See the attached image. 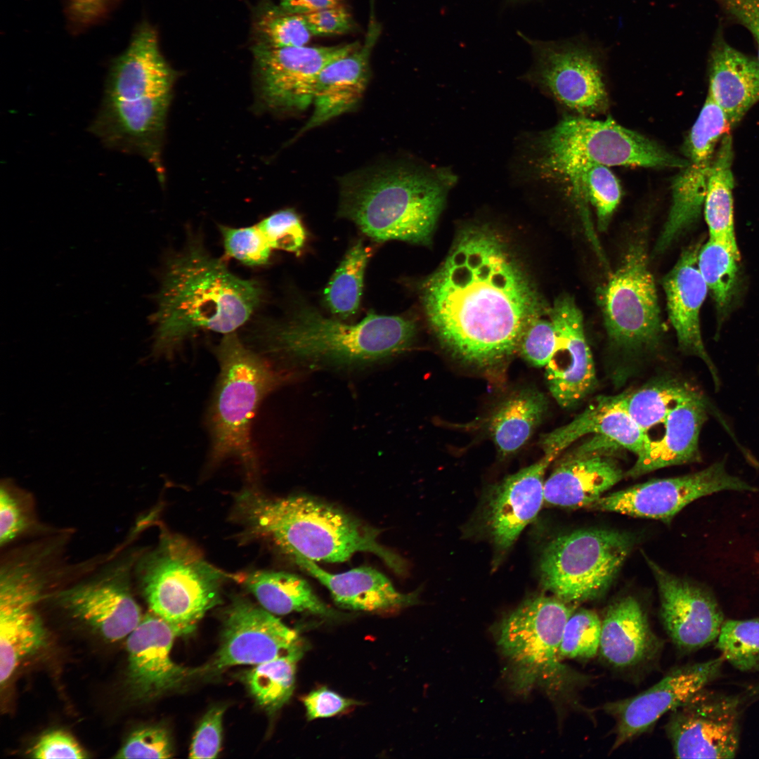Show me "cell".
Segmentation results:
<instances>
[{"instance_id": "cell-34", "label": "cell", "mask_w": 759, "mask_h": 759, "mask_svg": "<svg viewBox=\"0 0 759 759\" xmlns=\"http://www.w3.org/2000/svg\"><path fill=\"white\" fill-rule=\"evenodd\" d=\"M244 579L247 588L263 608L271 614L308 612L326 617L338 615L297 575L283 571H257Z\"/></svg>"}, {"instance_id": "cell-6", "label": "cell", "mask_w": 759, "mask_h": 759, "mask_svg": "<svg viewBox=\"0 0 759 759\" xmlns=\"http://www.w3.org/2000/svg\"><path fill=\"white\" fill-rule=\"evenodd\" d=\"M415 334V323L405 316L370 312L360 322L347 324L300 306L285 320L266 325L259 337L271 353L349 365L401 353Z\"/></svg>"}, {"instance_id": "cell-18", "label": "cell", "mask_w": 759, "mask_h": 759, "mask_svg": "<svg viewBox=\"0 0 759 759\" xmlns=\"http://www.w3.org/2000/svg\"><path fill=\"white\" fill-rule=\"evenodd\" d=\"M646 560L658 586L663 623L674 644L690 651L717 639L725 621L712 592Z\"/></svg>"}, {"instance_id": "cell-23", "label": "cell", "mask_w": 759, "mask_h": 759, "mask_svg": "<svg viewBox=\"0 0 759 759\" xmlns=\"http://www.w3.org/2000/svg\"><path fill=\"white\" fill-rule=\"evenodd\" d=\"M535 463L496 484L490 493L486 523L495 545L509 548L532 522L545 502V473L557 455L543 452Z\"/></svg>"}, {"instance_id": "cell-37", "label": "cell", "mask_w": 759, "mask_h": 759, "mask_svg": "<svg viewBox=\"0 0 759 759\" xmlns=\"http://www.w3.org/2000/svg\"><path fill=\"white\" fill-rule=\"evenodd\" d=\"M699 393L687 382L673 380L620 394V398L632 419L647 432L663 423L674 408Z\"/></svg>"}, {"instance_id": "cell-13", "label": "cell", "mask_w": 759, "mask_h": 759, "mask_svg": "<svg viewBox=\"0 0 759 759\" xmlns=\"http://www.w3.org/2000/svg\"><path fill=\"white\" fill-rule=\"evenodd\" d=\"M726 463L724 458L694 473L635 485L603 495L588 508L670 523L685 506L702 497L727 491H759L730 474Z\"/></svg>"}, {"instance_id": "cell-11", "label": "cell", "mask_w": 759, "mask_h": 759, "mask_svg": "<svg viewBox=\"0 0 759 759\" xmlns=\"http://www.w3.org/2000/svg\"><path fill=\"white\" fill-rule=\"evenodd\" d=\"M633 538L609 529H582L552 540L540 561L543 588L572 604L602 596L630 552Z\"/></svg>"}, {"instance_id": "cell-19", "label": "cell", "mask_w": 759, "mask_h": 759, "mask_svg": "<svg viewBox=\"0 0 759 759\" xmlns=\"http://www.w3.org/2000/svg\"><path fill=\"white\" fill-rule=\"evenodd\" d=\"M621 447L601 435L566 454L545 481V502L567 508L588 507L625 474L615 454Z\"/></svg>"}, {"instance_id": "cell-33", "label": "cell", "mask_w": 759, "mask_h": 759, "mask_svg": "<svg viewBox=\"0 0 759 759\" xmlns=\"http://www.w3.org/2000/svg\"><path fill=\"white\" fill-rule=\"evenodd\" d=\"M547 405L545 395L531 388L513 393L500 404L488 427L501 457L515 453L526 443L542 422Z\"/></svg>"}, {"instance_id": "cell-25", "label": "cell", "mask_w": 759, "mask_h": 759, "mask_svg": "<svg viewBox=\"0 0 759 759\" xmlns=\"http://www.w3.org/2000/svg\"><path fill=\"white\" fill-rule=\"evenodd\" d=\"M699 245L682 253L677 262L663 279L668 316L680 348L700 358L706 365L715 389L720 387L718 370L704 346L701 333L699 312L708 286L698 268Z\"/></svg>"}, {"instance_id": "cell-26", "label": "cell", "mask_w": 759, "mask_h": 759, "mask_svg": "<svg viewBox=\"0 0 759 759\" xmlns=\"http://www.w3.org/2000/svg\"><path fill=\"white\" fill-rule=\"evenodd\" d=\"M539 80L562 105L583 115L604 111L608 98L595 56L579 48L551 49L539 67Z\"/></svg>"}, {"instance_id": "cell-54", "label": "cell", "mask_w": 759, "mask_h": 759, "mask_svg": "<svg viewBox=\"0 0 759 759\" xmlns=\"http://www.w3.org/2000/svg\"><path fill=\"white\" fill-rule=\"evenodd\" d=\"M725 7L739 22L753 36L758 46L759 63V0H720Z\"/></svg>"}, {"instance_id": "cell-27", "label": "cell", "mask_w": 759, "mask_h": 759, "mask_svg": "<svg viewBox=\"0 0 759 759\" xmlns=\"http://www.w3.org/2000/svg\"><path fill=\"white\" fill-rule=\"evenodd\" d=\"M59 599L73 616L112 642L127 637L143 618L139 606L118 580L79 585L61 593Z\"/></svg>"}, {"instance_id": "cell-31", "label": "cell", "mask_w": 759, "mask_h": 759, "mask_svg": "<svg viewBox=\"0 0 759 759\" xmlns=\"http://www.w3.org/2000/svg\"><path fill=\"white\" fill-rule=\"evenodd\" d=\"M292 560L326 587L334 601L342 608L384 611L416 602L415 594L398 592L386 576L373 568L361 566L332 573L304 557H295Z\"/></svg>"}, {"instance_id": "cell-42", "label": "cell", "mask_w": 759, "mask_h": 759, "mask_svg": "<svg viewBox=\"0 0 759 759\" xmlns=\"http://www.w3.org/2000/svg\"><path fill=\"white\" fill-rule=\"evenodd\" d=\"M717 638L722 659L735 668H759V618L725 621Z\"/></svg>"}, {"instance_id": "cell-39", "label": "cell", "mask_w": 759, "mask_h": 759, "mask_svg": "<svg viewBox=\"0 0 759 759\" xmlns=\"http://www.w3.org/2000/svg\"><path fill=\"white\" fill-rule=\"evenodd\" d=\"M302 652L293 653L254 666L245 675L250 692L264 708L274 712L291 697L296 666Z\"/></svg>"}, {"instance_id": "cell-24", "label": "cell", "mask_w": 759, "mask_h": 759, "mask_svg": "<svg viewBox=\"0 0 759 759\" xmlns=\"http://www.w3.org/2000/svg\"><path fill=\"white\" fill-rule=\"evenodd\" d=\"M380 31L379 25L372 16L363 44L321 70L315 84L312 114L299 135L353 110L358 105L370 80V55Z\"/></svg>"}, {"instance_id": "cell-44", "label": "cell", "mask_w": 759, "mask_h": 759, "mask_svg": "<svg viewBox=\"0 0 759 759\" xmlns=\"http://www.w3.org/2000/svg\"><path fill=\"white\" fill-rule=\"evenodd\" d=\"M601 630L602 619L596 612L584 609L574 610L564 628L561 658L588 660L595 657L599 653Z\"/></svg>"}, {"instance_id": "cell-40", "label": "cell", "mask_w": 759, "mask_h": 759, "mask_svg": "<svg viewBox=\"0 0 759 759\" xmlns=\"http://www.w3.org/2000/svg\"><path fill=\"white\" fill-rule=\"evenodd\" d=\"M739 253L709 238L698 254V268L719 309L729 303L737 280Z\"/></svg>"}, {"instance_id": "cell-5", "label": "cell", "mask_w": 759, "mask_h": 759, "mask_svg": "<svg viewBox=\"0 0 759 759\" xmlns=\"http://www.w3.org/2000/svg\"><path fill=\"white\" fill-rule=\"evenodd\" d=\"M235 512L249 535L269 541L291 559L336 563L368 552L396 573L404 571L401 558L378 542L376 529L315 498H271L247 488L236 495Z\"/></svg>"}, {"instance_id": "cell-53", "label": "cell", "mask_w": 759, "mask_h": 759, "mask_svg": "<svg viewBox=\"0 0 759 759\" xmlns=\"http://www.w3.org/2000/svg\"><path fill=\"white\" fill-rule=\"evenodd\" d=\"M25 521L17 500L4 486L0 491V543L15 538L25 528Z\"/></svg>"}, {"instance_id": "cell-16", "label": "cell", "mask_w": 759, "mask_h": 759, "mask_svg": "<svg viewBox=\"0 0 759 759\" xmlns=\"http://www.w3.org/2000/svg\"><path fill=\"white\" fill-rule=\"evenodd\" d=\"M722 657L675 668L641 693L608 702L603 710L615 720L611 750L644 733L665 714L706 688L718 675Z\"/></svg>"}, {"instance_id": "cell-9", "label": "cell", "mask_w": 759, "mask_h": 759, "mask_svg": "<svg viewBox=\"0 0 759 759\" xmlns=\"http://www.w3.org/2000/svg\"><path fill=\"white\" fill-rule=\"evenodd\" d=\"M215 355L219 375L207 415L209 461L215 464L237 458L249 467L255 462L252 420L262 400L278 386L281 377L235 332L225 335L215 348Z\"/></svg>"}, {"instance_id": "cell-46", "label": "cell", "mask_w": 759, "mask_h": 759, "mask_svg": "<svg viewBox=\"0 0 759 759\" xmlns=\"http://www.w3.org/2000/svg\"><path fill=\"white\" fill-rule=\"evenodd\" d=\"M270 247L299 254L306 232L299 215L292 209L279 210L257 223Z\"/></svg>"}, {"instance_id": "cell-4", "label": "cell", "mask_w": 759, "mask_h": 759, "mask_svg": "<svg viewBox=\"0 0 759 759\" xmlns=\"http://www.w3.org/2000/svg\"><path fill=\"white\" fill-rule=\"evenodd\" d=\"M453 179L444 170L391 162L343 176L340 216L378 242L427 244Z\"/></svg>"}, {"instance_id": "cell-7", "label": "cell", "mask_w": 759, "mask_h": 759, "mask_svg": "<svg viewBox=\"0 0 759 759\" xmlns=\"http://www.w3.org/2000/svg\"><path fill=\"white\" fill-rule=\"evenodd\" d=\"M574 604L554 596L529 598L496 628V641L519 692L539 685L550 694L573 700L586 676L563 663L559 649L565 624Z\"/></svg>"}, {"instance_id": "cell-22", "label": "cell", "mask_w": 759, "mask_h": 759, "mask_svg": "<svg viewBox=\"0 0 759 759\" xmlns=\"http://www.w3.org/2000/svg\"><path fill=\"white\" fill-rule=\"evenodd\" d=\"M179 635L176 628L154 613L143 616L128 635V682L135 697H156L180 685L190 674L170 656Z\"/></svg>"}, {"instance_id": "cell-51", "label": "cell", "mask_w": 759, "mask_h": 759, "mask_svg": "<svg viewBox=\"0 0 759 759\" xmlns=\"http://www.w3.org/2000/svg\"><path fill=\"white\" fill-rule=\"evenodd\" d=\"M312 35L328 36L348 32L353 20L344 5L327 8L303 15Z\"/></svg>"}, {"instance_id": "cell-15", "label": "cell", "mask_w": 759, "mask_h": 759, "mask_svg": "<svg viewBox=\"0 0 759 759\" xmlns=\"http://www.w3.org/2000/svg\"><path fill=\"white\" fill-rule=\"evenodd\" d=\"M737 698L705 689L670 713L666 734L677 758H732L739 744Z\"/></svg>"}, {"instance_id": "cell-29", "label": "cell", "mask_w": 759, "mask_h": 759, "mask_svg": "<svg viewBox=\"0 0 759 759\" xmlns=\"http://www.w3.org/2000/svg\"><path fill=\"white\" fill-rule=\"evenodd\" d=\"M708 405L703 394L699 393L674 408L663 422L662 437L650 439L625 476L637 478L666 467L699 461V436L708 420Z\"/></svg>"}, {"instance_id": "cell-17", "label": "cell", "mask_w": 759, "mask_h": 759, "mask_svg": "<svg viewBox=\"0 0 759 759\" xmlns=\"http://www.w3.org/2000/svg\"><path fill=\"white\" fill-rule=\"evenodd\" d=\"M298 633L271 612L251 602L235 599L226 612L219 651L212 663L220 670L258 665L304 652Z\"/></svg>"}, {"instance_id": "cell-36", "label": "cell", "mask_w": 759, "mask_h": 759, "mask_svg": "<svg viewBox=\"0 0 759 759\" xmlns=\"http://www.w3.org/2000/svg\"><path fill=\"white\" fill-rule=\"evenodd\" d=\"M566 182L570 184L572 195L577 202L587 235L590 241H594L597 237L590 219L587 202H590L596 209L600 230L605 229L620 202L621 189L619 182L608 167L600 164L583 167Z\"/></svg>"}, {"instance_id": "cell-8", "label": "cell", "mask_w": 759, "mask_h": 759, "mask_svg": "<svg viewBox=\"0 0 759 759\" xmlns=\"http://www.w3.org/2000/svg\"><path fill=\"white\" fill-rule=\"evenodd\" d=\"M536 141L534 169L541 176L564 181L592 164L658 169L689 164L687 159L612 119L567 117Z\"/></svg>"}, {"instance_id": "cell-55", "label": "cell", "mask_w": 759, "mask_h": 759, "mask_svg": "<svg viewBox=\"0 0 759 759\" xmlns=\"http://www.w3.org/2000/svg\"><path fill=\"white\" fill-rule=\"evenodd\" d=\"M344 0H280L279 6L285 11L306 15L318 10L343 5Z\"/></svg>"}, {"instance_id": "cell-10", "label": "cell", "mask_w": 759, "mask_h": 759, "mask_svg": "<svg viewBox=\"0 0 759 759\" xmlns=\"http://www.w3.org/2000/svg\"><path fill=\"white\" fill-rule=\"evenodd\" d=\"M142 590L152 612L176 628L192 632L220 602L228 575L208 563L190 542L165 534L139 567Z\"/></svg>"}, {"instance_id": "cell-38", "label": "cell", "mask_w": 759, "mask_h": 759, "mask_svg": "<svg viewBox=\"0 0 759 759\" xmlns=\"http://www.w3.org/2000/svg\"><path fill=\"white\" fill-rule=\"evenodd\" d=\"M370 253L362 241L356 242L345 254L324 290L326 306L341 319L353 316L359 308Z\"/></svg>"}, {"instance_id": "cell-30", "label": "cell", "mask_w": 759, "mask_h": 759, "mask_svg": "<svg viewBox=\"0 0 759 759\" xmlns=\"http://www.w3.org/2000/svg\"><path fill=\"white\" fill-rule=\"evenodd\" d=\"M604 436L638 455L650 441L623 408L620 395L597 398L569 424L544 434L540 439L543 452L559 455L583 436Z\"/></svg>"}, {"instance_id": "cell-20", "label": "cell", "mask_w": 759, "mask_h": 759, "mask_svg": "<svg viewBox=\"0 0 759 759\" xmlns=\"http://www.w3.org/2000/svg\"><path fill=\"white\" fill-rule=\"evenodd\" d=\"M557 346L545 367L548 389L563 408L580 402L595 387V364L588 344L582 313L573 298L563 295L550 309Z\"/></svg>"}, {"instance_id": "cell-28", "label": "cell", "mask_w": 759, "mask_h": 759, "mask_svg": "<svg viewBox=\"0 0 759 759\" xmlns=\"http://www.w3.org/2000/svg\"><path fill=\"white\" fill-rule=\"evenodd\" d=\"M661 648L637 599L623 597L609 606L602 619L599 649L606 663L617 669L636 668L652 661Z\"/></svg>"}, {"instance_id": "cell-45", "label": "cell", "mask_w": 759, "mask_h": 759, "mask_svg": "<svg viewBox=\"0 0 759 759\" xmlns=\"http://www.w3.org/2000/svg\"><path fill=\"white\" fill-rule=\"evenodd\" d=\"M219 230L229 257L250 266L268 262L272 248L257 224L238 228L219 226Z\"/></svg>"}, {"instance_id": "cell-52", "label": "cell", "mask_w": 759, "mask_h": 759, "mask_svg": "<svg viewBox=\"0 0 759 759\" xmlns=\"http://www.w3.org/2000/svg\"><path fill=\"white\" fill-rule=\"evenodd\" d=\"M303 703L309 720L338 715L358 703L326 687L311 692L304 697Z\"/></svg>"}, {"instance_id": "cell-49", "label": "cell", "mask_w": 759, "mask_h": 759, "mask_svg": "<svg viewBox=\"0 0 759 759\" xmlns=\"http://www.w3.org/2000/svg\"><path fill=\"white\" fill-rule=\"evenodd\" d=\"M223 712V708L215 707L204 716L192 741L190 758H216L221 744Z\"/></svg>"}, {"instance_id": "cell-2", "label": "cell", "mask_w": 759, "mask_h": 759, "mask_svg": "<svg viewBox=\"0 0 759 759\" xmlns=\"http://www.w3.org/2000/svg\"><path fill=\"white\" fill-rule=\"evenodd\" d=\"M262 295L257 281L236 276L201 243L190 242L169 260L162 276L150 320L153 354L171 356L200 330L234 332L249 319Z\"/></svg>"}, {"instance_id": "cell-1", "label": "cell", "mask_w": 759, "mask_h": 759, "mask_svg": "<svg viewBox=\"0 0 759 759\" xmlns=\"http://www.w3.org/2000/svg\"><path fill=\"white\" fill-rule=\"evenodd\" d=\"M427 319L455 357L495 365L518 350L544 306L533 282L493 230L462 231L444 262L421 287Z\"/></svg>"}, {"instance_id": "cell-32", "label": "cell", "mask_w": 759, "mask_h": 759, "mask_svg": "<svg viewBox=\"0 0 759 759\" xmlns=\"http://www.w3.org/2000/svg\"><path fill=\"white\" fill-rule=\"evenodd\" d=\"M732 126L759 101V63L716 39L710 59L708 94Z\"/></svg>"}, {"instance_id": "cell-21", "label": "cell", "mask_w": 759, "mask_h": 759, "mask_svg": "<svg viewBox=\"0 0 759 759\" xmlns=\"http://www.w3.org/2000/svg\"><path fill=\"white\" fill-rule=\"evenodd\" d=\"M29 570L6 571L0 589V682L13 675L20 663L41 649L46 633L35 610L40 588Z\"/></svg>"}, {"instance_id": "cell-12", "label": "cell", "mask_w": 759, "mask_h": 759, "mask_svg": "<svg viewBox=\"0 0 759 759\" xmlns=\"http://www.w3.org/2000/svg\"><path fill=\"white\" fill-rule=\"evenodd\" d=\"M605 326L609 337L628 347L651 345L661 331L654 277L644 247L628 249L619 268L600 293Z\"/></svg>"}, {"instance_id": "cell-47", "label": "cell", "mask_w": 759, "mask_h": 759, "mask_svg": "<svg viewBox=\"0 0 759 759\" xmlns=\"http://www.w3.org/2000/svg\"><path fill=\"white\" fill-rule=\"evenodd\" d=\"M557 346V335L551 320L541 316L535 319L525 330L518 350L531 365L546 367Z\"/></svg>"}, {"instance_id": "cell-48", "label": "cell", "mask_w": 759, "mask_h": 759, "mask_svg": "<svg viewBox=\"0 0 759 759\" xmlns=\"http://www.w3.org/2000/svg\"><path fill=\"white\" fill-rule=\"evenodd\" d=\"M172 748L167 731L148 727L132 732L118 751L115 758H169Z\"/></svg>"}, {"instance_id": "cell-35", "label": "cell", "mask_w": 759, "mask_h": 759, "mask_svg": "<svg viewBox=\"0 0 759 759\" xmlns=\"http://www.w3.org/2000/svg\"><path fill=\"white\" fill-rule=\"evenodd\" d=\"M732 160V140L728 133L722 137L717 148L703 205L709 238L739 253L734 228Z\"/></svg>"}, {"instance_id": "cell-3", "label": "cell", "mask_w": 759, "mask_h": 759, "mask_svg": "<svg viewBox=\"0 0 759 759\" xmlns=\"http://www.w3.org/2000/svg\"><path fill=\"white\" fill-rule=\"evenodd\" d=\"M174 79L157 32L141 23L110 64L89 131L108 148L144 157L161 175V138Z\"/></svg>"}, {"instance_id": "cell-41", "label": "cell", "mask_w": 759, "mask_h": 759, "mask_svg": "<svg viewBox=\"0 0 759 759\" xmlns=\"http://www.w3.org/2000/svg\"><path fill=\"white\" fill-rule=\"evenodd\" d=\"M254 28L257 44L273 48L304 46L312 36L303 15L269 2L259 7Z\"/></svg>"}, {"instance_id": "cell-14", "label": "cell", "mask_w": 759, "mask_h": 759, "mask_svg": "<svg viewBox=\"0 0 759 759\" xmlns=\"http://www.w3.org/2000/svg\"><path fill=\"white\" fill-rule=\"evenodd\" d=\"M358 41L330 46L253 47L259 96L272 110L300 112L312 105L316 79L336 59L357 49Z\"/></svg>"}, {"instance_id": "cell-43", "label": "cell", "mask_w": 759, "mask_h": 759, "mask_svg": "<svg viewBox=\"0 0 759 759\" xmlns=\"http://www.w3.org/2000/svg\"><path fill=\"white\" fill-rule=\"evenodd\" d=\"M731 127L725 112L708 96L686 142L689 162L712 163L717 145Z\"/></svg>"}, {"instance_id": "cell-50", "label": "cell", "mask_w": 759, "mask_h": 759, "mask_svg": "<svg viewBox=\"0 0 759 759\" xmlns=\"http://www.w3.org/2000/svg\"><path fill=\"white\" fill-rule=\"evenodd\" d=\"M34 758H88L87 753L70 734L63 730H53L44 734L32 749Z\"/></svg>"}]
</instances>
